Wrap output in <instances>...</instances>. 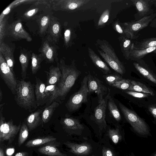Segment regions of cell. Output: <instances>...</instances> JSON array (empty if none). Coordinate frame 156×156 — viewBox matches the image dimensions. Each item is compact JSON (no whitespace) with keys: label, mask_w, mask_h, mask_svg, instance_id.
Returning a JSON list of instances; mask_svg holds the SVG:
<instances>
[{"label":"cell","mask_w":156,"mask_h":156,"mask_svg":"<svg viewBox=\"0 0 156 156\" xmlns=\"http://www.w3.org/2000/svg\"><path fill=\"white\" fill-rule=\"evenodd\" d=\"M129 156H135L133 152H132L131 153V154L129 155Z\"/></svg>","instance_id":"cell-54"},{"label":"cell","mask_w":156,"mask_h":156,"mask_svg":"<svg viewBox=\"0 0 156 156\" xmlns=\"http://www.w3.org/2000/svg\"><path fill=\"white\" fill-rule=\"evenodd\" d=\"M48 13L44 12L36 16L35 20L39 27V33L42 38L45 37L47 34L49 27L50 15Z\"/></svg>","instance_id":"cell-21"},{"label":"cell","mask_w":156,"mask_h":156,"mask_svg":"<svg viewBox=\"0 0 156 156\" xmlns=\"http://www.w3.org/2000/svg\"><path fill=\"white\" fill-rule=\"evenodd\" d=\"M102 156H115L113 152L111 149L103 147L102 151Z\"/></svg>","instance_id":"cell-45"},{"label":"cell","mask_w":156,"mask_h":156,"mask_svg":"<svg viewBox=\"0 0 156 156\" xmlns=\"http://www.w3.org/2000/svg\"><path fill=\"white\" fill-rule=\"evenodd\" d=\"M28 153L27 152H20L17 153L15 156H28Z\"/></svg>","instance_id":"cell-47"},{"label":"cell","mask_w":156,"mask_h":156,"mask_svg":"<svg viewBox=\"0 0 156 156\" xmlns=\"http://www.w3.org/2000/svg\"><path fill=\"white\" fill-rule=\"evenodd\" d=\"M133 65L135 68L142 75L153 83L156 84V77L155 75L138 63L134 62Z\"/></svg>","instance_id":"cell-34"},{"label":"cell","mask_w":156,"mask_h":156,"mask_svg":"<svg viewBox=\"0 0 156 156\" xmlns=\"http://www.w3.org/2000/svg\"><path fill=\"white\" fill-rule=\"evenodd\" d=\"M108 135L112 141L115 144H117L122 139V136L119 129H110L108 131Z\"/></svg>","instance_id":"cell-38"},{"label":"cell","mask_w":156,"mask_h":156,"mask_svg":"<svg viewBox=\"0 0 156 156\" xmlns=\"http://www.w3.org/2000/svg\"><path fill=\"white\" fill-rule=\"evenodd\" d=\"M150 26L152 27H156V16L151 23Z\"/></svg>","instance_id":"cell-49"},{"label":"cell","mask_w":156,"mask_h":156,"mask_svg":"<svg viewBox=\"0 0 156 156\" xmlns=\"http://www.w3.org/2000/svg\"><path fill=\"white\" fill-rule=\"evenodd\" d=\"M153 52L155 54H156V50L155 51H154Z\"/></svg>","instance_id":"cell-55"},{"label":"cell","mask_w":156,"mask_h":156,"mask_svg":"<svg viewBox=\"0 0 156 156\" xmlns=\"http://www.w3.org/2000/svg\"><path fill=\"white\" fill-rule=\"evenodd\" d=\"M119 105L126 120L137 136L144 138L152 136L149 126L143 119L122 103H119Z\"/></svg>","instance_id":"cell-3"},{"label":"cell","mask_w":156,"mask_h":156,"mask_svg":"<svg viewBox=\"0 0 156 156\" xmlns=\"http://www.w3.org/2000/svg\"><path fill=\"white\" fill-rule=\"evenodd\" d=\"M156 46V37L144 39L140 41L133 43V49L142 50L148 48Z\"/></svg>","instance_id":"cell-28"},{"label":"cell","mask_w":156,"mask_h":156,"mask_svg":"<svg viewBox=\"0 0 156 156\" xmlns=\"http://www.w3.org/2000/svg\"><path fill=\"white\" fill-rule=\"evenodd\" d=\"M156 16V13H154L139 20L127 23L125 24L126 27L124 30L129 34L131 39H136L139 37L137 35L138 33L147 27Z\"/></svg>","instance_id":"cell-9"},{"label":"cell","mask_w":156,"mask_h":156,"mask_svg":"<svg viewBox=\"0 0 156 156\" xmlns=\"http://www.w3.org/2000/svg\"><path fill=\"white\" fill-rule=\"evenodd\" d=\"M59 46L51 40L45 36L42 38L41 44L38 52L45 62L49 63L59 62L58 56Z\"/></svg>","instance_id":"cell-7"},{"label":"cell","mask_w":156,"mask_h":156,"mask_svg":"<svg viewBox=\"0 0 156 156\" xmlns=\"http://www.w3.org/2000/svg\"><path fill=\"white\" fill-rule=\"evenodd\" d=\"M0 156H5L4 151L2 148H0Z\"/></svg>","instance_id":"cell-51"},{"label":"cell","mask_w":156,"mask_h":156,"mask_svg":"<svg viewBox=\"0 0 156 156\" xmlns=\"http://www.w3.org/2000/svg\"><path fill=\"white\" fill-rule=\"evenodd\" d=\"M156 50V46L148 48L142 50L132 49L131 51L129 58L136 60L141 59L146 55Z\"/></svg>","instance_id":"cell-31"},{"label":"cell","mask_w":156,"mask_h":156,"mask_svg":"<svg viewBox=\"0 0 156 156\" xmlns=\"http://www.w3.org/2000/svg\"><path fill=\"white\" fill-rule=\"evenodd\" d=\"M8 17L5 16L0 22V44L2 43L4 38L8 36Z\"/></svg>","instance_id":"cell-37"},{"label":"cell","mask_w":156,"mask_h":156,"mask_svg":"<svg viewBox=\"0 0 156 156\" xmlns=\"http://www.w3.org/2000/svg\"><path fill=\"white\" fill-rule=\"evenodd\" d=\"M0 75L2 80L10 90L12 94H15L17 80L15 73L11 70L3 55L0 52Z\"/></svg>","instance_id":"cell-8"},{"label":"cell","mask_w":156,"mask_h":156,"mask_svg":"<svg viewBox=\"0 0 156 156\" xmlns=\"http://www.w3.org/2000/svg\"><path fill=\"white\" fill-rule=\"evenodd\" d=\"M153 5L156 6V0H151Z\"/></svg>","instance_id":"cell-52"},{"label":"cell","mask_w":156,"mask_h":156,"mask_svg":"<svg viewBox=\"0 0 156 156\" xmlns=\"http://www.w3.org/2000/svg\"><path fill=\"white\" fill-rule=\"evenodd\" d=\"M130 81L129 79H122L115 82L112 86L121 90H128L131 84Z\"/></svg>","instance_id":"cell-40"},{"label":"cell","mask_w":156,"mask_h":156,"mask_svg":"<svg viewBox=\"0 0 156 156\" xmlns=\"http://www.w3.org/2000/svg\"><path fill=\"white\" fill-rule=\"evenodd\" d=\"M57 63L62 72L61 79L57 84L59 92L58 102L61 104L80 75V72L72 65L66 64L62 58Z\"/></svg>","instance_id":"cell-2"},{"label":"cell","mask_w":156,"mask_h":156,"mask_svg":"<svg viewBox=\"0 0 156 156\" xmlns=\"http://www.w3.org/2000/svg\"><path fill=\"white\" fill-rule=\"evenodd\" d=\"M89 56L94 64L105 74L111 72L109 68L100 57L90 48H88Z\"/></svg>","instance_id":"cell-24"},{"label":"cell","mask_w":156,"mask_h":156,"mask_svg":"<svg viewBox=\"0 0 156 156\" xmlns=\"http://www.w3.org/2000/svg\"><path fill=\"white\" fill-rule=\"evenodd\" d=\"M99 47L101 50L98 49V52L109 66L116 72L123 75L125 72L124 66L111 46L104 43L100 44Z\"/></svg>","instance_id":"cell-6"},{"label":"cell","mask_w":156,"mask_h":156,"mask_svg":"<svg viewBox=\"0 0 156 156\" xmlns=\"http://www.w3.org/2000/svg\"><path fill=\"white\" fill-rule=\"evenodd\" d=\"M43 110V109H39L31 113L27 117V124L30 131L34 130L42 124V114Z\"/></svg>","instance_id":"cell-22"},{"label":"cell","mask_w":156,"mask_h":156,"mask_svg":"<svg viewBox=\"0 0 156 156\" xmlns=\"http://www.w3.org/2000/svg\"><path fill=\"white\" fill-rule=\"evenodd\" d=\"M60 104L59 102L55 101L44 109L42 114V126L50 121L55 110Z\"/></svg>","instance_id":"cell-26"},{"label":"cell","mask_w":156,"mask_h":156,"mask_svg":"<svg viewBox=\"0 0 156 156\" xmlns=\"http://www.w3.org/2000/svg\"><path fill=\"white\" fill-rule=\"evenodd\" d=\"M131 1L135 6L137 11L134 15L135 19L137 20L154 13V10L152 8L153 4L151 0Z\"/></svg>","instance_id":"cell-13"},{"label":"cell","mask_w":156,"mask_h":156,"mask_svg":"<svg viewBox=\"0 0 156 156\" xmlns=\"http://www.w3.org/2000/svg\"><path fill=\"white\" fill-rule=\"evenodd\" d=\"M8 36L16 40L25 39L28 42L32 40L31 36L24 29L20 19L9 24Z\"/></svg>","instance_id":"cell-11"},{"label":"cell","mask_w":156,"mask_h":156,"mask_svg":"<svg viewBox=\"0 0 156 156\" xmlns=\"http://www.w3.org/2000/svg\"><path fill=\"white\" fill-rule=\"evenodd\" d=\"M34 89L35 86L30 81L17 80L14 100L19 107L30 112L34 111L37 107Z\"/></svg>","instance_id":"cell-1"},{"label":"cell","mask_w":156,"mask_h":156,"mask_svg":"<svg viewBox=\"0 0 156 156\" xmlns=\"http://www.w3.org/2000/svg\"><path fill=\"white\" fill-rule=\"evenodd\" d=\"M82 1L71 0H50L51 10L55 11L74 9L83 3Z\"/></svg>","instance_id":"cell-16"},{"label":"cell","mask_w":156,"mask_h":156,"mask_svg":"<svg viewBox=\"0 0 156 156\" xmlns=\"http://www.w3.org/2000/svg\"><path fill=\"white\" fill-rule=\"evenodd\" d=\"M149 110L154 117L156 119V107H150L149 108Z\"/></svg>","instance_id":"cell-46"},{"label":"cell","mask_w":156,"mask_h":156,"mask_svg":"<svg viewBox=\"0 0 156 156\" xmlns=\"http://www.w3.org/2000/svg\"><path fill=\"white\" fill-rule=\"evenodd\" d=\"M63 129L70 134H80L84 129L79 120L73 117L61 118L60 121Z\"/></svg>","instance_id":"cell-14"},{"label":"cell","mask_w":156,"mask_h":156,"mask_svg":"<svg viewBox=\"0 0 156 156\" xmlns=\"http://www.w3.org/2000/svg\"><path fill=\"white\" fill-rule=\"evenodd\" d=\"M130 82L131 84L128 90L143 92L152 96L154 95L153 91L144 84L133 80H131Z\"/></svg>","instance_id":"cell-30"},{"label":"cell","mask_w":156,"mask_h":156,"mask_svg":"<svg viewBox=\"0 0 156 156\" xmlns=\"http://www.w3.org/2000/svg\"><path fill=\"white\" fill-rule=\"evenodd\" d=\"M31 69L33 74H36L41 68V64L44 60L41 54H36L32 53L31 57Z\"/></svg>","instance_id":"cell-33"},{"label":"cell","mask_w":156,"mask_h":156,"mask_svg":"<svg viewBox=\"0 0 156 156\" xmlns=\"http://www.w3.org/2000/svg\"><path fill=\"white\" fill-rule=\"evenodd\" d=\"M87 76L89 94L94 92L96 93L99 104L103 99L104 96L106 94L108 89L102 82L97 77L90 74Z\"/></svg>","instance_id":"cell-10"},{"label":"cell","mask_w":156,"mask_h":156,"mask_svg":"<svg viewBox=\"0 0 156 156\" xmlns=\"http://www.w3.org/2000/svg\"><path fill=\"white\" fill-rule=\"evenodd\" d=\"M45 93L48 99L45 107H48L55 101L58 102L59 92L57 84L46 86Z\"/></svg>","instance_id":"cell-25"},{"label":"cell","mask_w":156,"mask_h":156,"mask_svg":"<svg viewBox=\"0 0 156 156\" xmlns=\"http://www.w3.org/2000/svg\"><path fill=\"white\" fill-rule=\"evenodd\" d=\"M40 153L49 156H67L61 152L55 146L52 145H48L39 148L38 149Z\"/></svg>","instance_id":"cell-29"},{"label":"cell","mask_w":156,"mask_h":156,"mask_svg":"<svg viewBox=\"0 0 156 156\" xmlns=\"http://www.w3.org/2000/svg\"><path fill=\"white\" fill-rule=\"evenodd\" d=\"M109 12L108 10H105L101 16L98 22V26H101L107 22L109 19Z\"/></svg>","instance_id":"cell-42"},{"label":"cell","mask_w":156,"mask_h":156,"mask_svg":"<svg viewBox=\"0 0 156 156\" xmlns=\"http://www.w3.org/2000/svg\"><path fill=\"white\" fill-rule=\"evenodd\" d=\"M110 92L103 98L101 102L95 108L94 113L95 122L98 125L100 130L105 129L107 124L105 121L106 111Z\"/></svg>","instance_id":"cell-12"},{"label":"cell","mask_w":156,"mask_h":156,"mask_svg":"<svg viewBox=\"0 0 156 156\" xmlns=\"http://www.w3.org/2000/svg\"><path fill=\"white\" fill-rule=\"evenodd\" d=\"M115 28L117 31L120 34H122L123 31L121 27L118 24L115 25Z\"/></svg>","instance_id":"cell-48"},{"label":"cell","mask_w":156,"mask_h":156,"mask_svg":"<svg viewBox=\"0 0 156 156\" xmlns=\"http://www.w3.org/2000/svg\"><path fill=\"white\" fill-rule=\"evenodd\" d=\"M71 32L70 29L65 30L64 33V43L66 47L68 46L69 43L71 38Z\"/></svg>","instance_id":"cell-44"},{"label":"cell","mask_w":156,"mask_h":156,"mask_svg":"<svg viewBox=\"0 0 156 156\" xmlns=\"http://www.w3.org/2000/svg\"><path fill=\"white\" fill-rule=\"evenodd\" d=\"M57 66L51 65L48 71H45L47 75L46 86L57 84L62 76V72L58 63Z\"/></svg>","instance_id":"cell-19"},{"label":"cell","mask_w":156,"mask_h":156,"mask_svg":"<svg viewBox=\"0 0 156 156\" xmlns=\"http://www.w3.org/2000/svg\"><path fill=\"white\" fill-rule=\"evenodd\" d=\"M150 156H156V151L152 153Z\"/></svg>","instance_id":"cell-53"},{"label":"cell","mask_w":156,"mask_h":156,"mask_svg":"<svg viewBox=\"0 0 156 156\" xmlns=\"http://www.w3.org/2000/svg\"><path fill=\"white\" fill-rule=\"evenodd\" d=\"M126 93L127 94L134 97L138 98H144L147 97L149 95L148 94L140 93L134 91H127Z\"/></svg>","instance_id":"cell-43"},{"label":"cell","mask_w":156,"mask_h":156,"mask_svg":"<svg viewBox=\"0 0 156 156\" xmlns=\"http://www.w3.org/2000/svg\"><path fill=\"white\" fill-rule=\"evenodd\" d=\"M64 144L69 149L70 152L76 155H87L92 150L90 145L87 143L78 144L67 141L64 143Z\"/></svg>","instance_id":"cell-18"},{"label":"cell","mask_w":156,"mask_h":156,"mask_svg":"<svg viewBox=\"0 0 156 156\" xmlns=\"http://www.w3.org/2000/svg\"><path fill=\"white\" fill-rule=\"evenodd\" d=\"M61 27L57 18L50 15L49 27L45 36L58 44L61 36Z\"/></svg>","instance_id":"cell-15"},{"label":"cell","mask_w":156,"mask_h":156,"mask_svg":"<svg viewBox=\"0 0 156 156\" xmlns=\"http://www.w3.org/2000/svg\"><path fill=\"white\" fill-rule=\"evenodd\" d=\"M31 56L32 54L30 51L25 48L20 49L19 59L21 66V77L24 80L26 78L29 62Z\"/></svg>","instance_id":"cell-23"},{"label":"cell","mask_w":156,"mask_h":156,"mask_svg":"<svg viewBox=\"0 0 156 156\" xmlns=\"http://www.w3.org/2000/svg\"><path fill=\"white\" fill-rule=\"evenodd\" d=\"M29 129L25 123L23 122L20 130L18 139V145L20 147L25 142L28 137Z\"/></svg>","instance_id":"cell-36"},{"label":"cell","mask_w":156,"mask_h":156,"mask_svg":"<svg viewBox=\"0 0 156 156\" xmlns=\"http://www.w3.org/2000/svg\"><path fill=\"white\" fill-rule=\"evenodd\" d=\"M106 82L110 85L112 86L117 81L122 79L120 76L115 74H109L104 76Z\"/></svg>","instance_id":"cell-41"},{"label":"cell","mask_w":156,"mask_h":156,"mask_svg":"<svg viewBox=\"0 0 156 156\" xmlns=\"http://www.w3.org/2000/svg\"><path fill=\"white\" fill-rule=\"evenodd\" d=\"M3 93L2 90L1 88H0V102H1L3 97Z\"/></svg>","instance_id":"cell-50"},{"label":"cell","mask_w":156,"mask_h":156,"mask_svg":"<svg viewBox=\"0 0 156 156\" xmlns=\"http://www.w3.org/2000/svg\"><path fill=\"white\" fill-rule=\"evenodd\" d=\"M56 140V138L52 136H48L40 137L28 141L26 143L25 146L27 147H37L48 142L54 141Z\"/></svg>","instance_id":"cell-27"},{"label":"cell","mask_w":156,"mask_h":156,"mask_svg":"<svg viewBox=\"0 0 156 156\" xmlns=\"http://www.w3.org/2000/svg\"><path fill=\"white\" fill-rule=\"evenodd\" d=\"M35 79L34 91L37 105L38 107L46 103L48 99L45 93L46 84L37 76Z\"/></svg>","instance_id":"cell-17"},{"label":"cell","mask_w":156,"mask_h":156,"mask_svg":"<svg viewBox=\"0 0 156 156\" xmlns=\"http://www.w3.org/2000/svg\"><path fill=\"white\" fill-rule=\"evenodd\" d=\"M124 39L122 43V48L125 57L128 59L129 58L130 54L133 49V42H132L129 39L125 38Z\"/></svg>","instance_id":"cell-39"},{"label":"cell","mask_w":156,"mask_h":156,"mask_svg":"<svg viewBox=\"0 0 156 156\" xmlns=\"http://www.w3.org/2000/svg\"><path fill=\"white\" fill-rule=\"evenodd\" d=\"M87 76H85L81 83L80 87L77 92L72 95L65 105L69 112L78 110L83 103L87 102L89 94L87 87Z\"/></svg>","instance_id":"cell-5"},{"label":"cell","mask_w":156,"mask_h":156,"mask_svg":"<svg viewBox=\"0 0 156 156\" xmlns=\"http://www.w3.org/2000/svg\"><path fill=\"white\" fill-rule=\"evenodd\" d=\"M107 104L108 109L112 116L116 121H120L121 119V115L114 101L110 96Z\"/></svg>","instance_id":"cell-35"},{"label":"cell","mask_w":156,"mask_h":156,"mask_svg":"<svg viewBox=\"0 0 156 156\" xmlns=\"http://www.w3.org/2000/svg\"><path fill=\"white\" fill-rule=\"evenodd\" d=\"M5 104L3 103L0 105V142L7 141L9 144L12 143L20 131L22 124L20 122L18 125L14 124L12 119L7 122L6 121L3 113Z\"/></svg>","instance_id":"cell-4"},{"label":"cell","mask_w":156,"mask_h":156,"mask_svg":"<svg viewBox=\"0 0 156 156\" xmlns=\"http://www.w3.org/2000/svg\"><path fill=\"white\" fill-rule=\"evenodd\" d=\"M36 0H16L10 4L2 12L0 16V22L14 7L21 4H26L34 3Z\"/></svg>","instance_id":"cell-32"},{"label":"cell","mask_w":156,"mask_h":156,"mask_svg":"<svg viewBox=\"0 0 156 156\" xmlns=\"http://www.w3.org/2000/svg\"><path fill=\"white\" fill-rule=\"evenodd\" d=\"M0 52L2 53L6 62L13 73L15 63L14 57V50L7 44L3 42L0 44Z\"/></svg>","instance_id":"cell-20"}]
</instances>
